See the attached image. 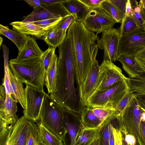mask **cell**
I'll use <instances>...</instances> for the list:
<instances>
[{
    "label": "cell",
    "mask_w": 145,
    "mask_h": 145,
    "mask_svg": "<svg viewBox=\"0 0 145 145\" xmlns=\"http://www.w3.org/2000/svg\"><path fill=\"white\" fill-rule=\"evenodd\" d=\"M24 89L26 108L23 111L24 115L36 122L39 120L42 104L46 93L44 90L27 84H26Z\"/></svg>",
    "instance_id": "cell-11"
},
{
    "label": "cell",
    "mask_w": 145,
    "mask_h": 145,
    "mask_svg": "<svg viewBox=\"0 0 145 145\" xmlns=\"http://www.w3.org/2000/svg\"><path fill=\"white\" fill-rule=\"evenodd\" d=\"M99 68L98 61L95 59L91 66L79 91L81 110L86 106V101L95 91Z\"/></svg>",
    "instance_id": "cell-15"
},
{
    "label": "cell",
    "mask_w": 145,
    "mask_h": 145,
    "mask_svg": "<svg viewBox=\"0 0 145 145\" xmlns=\"http://www.w3.org/2000/svg\"><path fill=\"white\" fill-rule=\"evenodd\" d=\"M140 29H142L141 26L131 15L125 16L120 28L121 36L131 33Z\"/></svg>",
    "instance_id": "cell-30"
},
{
    "label": "cell",
    "mask_w": 145,
    "mask_h": 145,
    "mask_svg": "<svg viewBox=\"0 0 145 145\" xmlns=\"http://www.w3.org/2000/svg\"><path fill=\"white\" fill-rule=\"evenodd\" d=\"M135 58L137 63L143 71L145 72V59L137 58L135 57Z\"/></svg>",
    "instance_id": "cell-51"
},
{
    "label": "cell",
    "mask_w": 145,
    "mask_h": 145,
    "mask_svg": "<svg viewBox=\"0 0 145 145\" xmlns=\"http://www.w3.org/2000/svg\"><path fill=\"white\" fill-rule=\"evenodd\" d=\"M134 98L133 93L130 90L118 104L114 111V114L120 115L131 103Z\"/></svg>",
    "instance_id": "cell-32"
},
{
    "label": "cell",
    "mask_w": 145,
    "mask_h": 145,
    "mask_svg": "<svg viewBox=\"0 0 145 145\" xmlns=\"http://www.w3.org/2000/svg\"><path fill=\"white\" fill-rule=\"evenodd\" d=\"M9 65L7 59L4 58V76L3 79L2 84L5 88L6 95H10V82L9 72Z\"/></svg>",
    "instance_id": "cell-38"
},
{
    "label": "cell",
    "mask_w": 145,
    "mask_h": 145,
    "mask_svg": "<svg viewBox=\"0 0 145 145\" xmlns=\"http://www.w3.org/2000/svg\"><path fill=\"white\" fill-rule=\"evenodd\" d=\"M37 125L38 138L40 144L42 145H64L61 139L48 129L40 122Z\"/></svg>",
    "instance_id": "cell-24"
},
{
    "label": "cell",
    "mask_w": 145,
    "mask_h": 145,
    "mask_svg": "<svg viewBox=\"0 0 145 145\" xmlns=\"http://www.w3.org/2000/svg\"><path fill=\"white\" fill-rule=\"evenodd\" d=\"M100 7L117 23L121 24L122 19L120 14L109 0H104L101 3Z\"/></svg>",
    "instance_id": "cell-31"
},
{
    "label": "cell",
    "mask_w": 145,
    "mask_h": 145,
    "mask_svg": "<svg viewBox=\"0 0 145 145\" xmlns=\"http://www.w3.org/2000/svg\"><path fill=\"white\" fill-rule=\"evenodd\" d=\"M145 121V112H144L142 115L141 121Z\"/></svg>",
    "instance_id": "cell-55"
},
{
    "label": "cell",
    "mask_w": 145,
    "mask_h": 145,
    "mask_svg": "<svg viewBox=\"0 0 145 145\" xmlns=\"http://www.w3.org/2000/svg\"><path fill=\"white\" fill-rule=\"evenodd\" d=\"M39 120L45 127L61 139L64 145H66L67 131L63 120L62 108L46 93L42 104Z\"/></svg>",
    "instance_id": "cell-4"
},
{
    "label": "cell",
    "mask_w": 145,
    "mask_h": 145,
    "mask_svg": "<svg viewBox=\"0 0 145 145\" xmlns=\"http://www.w3.org/2000/svg\"><path fill=\"white\" fill-rule=\"evenodd\" d=\"M137 145H145V121H141L138 138L136 140Z\"/></svg>",
    "instance_id": "cell-41"
},
{
    "label": "cell",
    "mask_w": 145,
    "mask_h": 145,
    "mask_svg": "<svg viewBox=\"0 0 145 145\" xmlns=\"http://www.w3.org/2000/svg\"><path fill=\"white\" fill-rule=\"evenodd\" d=\"M101 133L90 145H101Z\"/></svg>",
    "instance_id": "cell-52"
},
{
    "label": "cell",
    "mask_w": 145,
    "mask_h": 145,
    "mask_svg": "<svg viewBox=\"0 0 145 145\" xmlns=\"http://www.w3.org/2000/svg\"><path fill=\"white\" fill-rule=\"evenodd\" d=\"M109 145H114V137L113 132L112 129L111 132V135L109 139Z\"/></svg>",
    "instance_id": "cell-53"
},
{
    "label": "cell",
    "mask_w": 145,
    "mask_h": 145,
    "mask_svg": "<svg viewBox=\"0 0 145 145\" xmlns=\"http://www.w3.org/2000/svg\"><path fill=\"white\" fill-rule=\"evenodd\" d=\"M55 49L56 48L54 47H49L48 49L43 52L41 59L45 72L47 71L55 54Z\"/></svg>",
    "instance_id": "cell-36"
},
{
    "label": "cell",
    "mask_w": 145,
    "mask_h": 145,
    "mask_svg": "<svg viewBox=\"0 0 145 145\" xmlns=\"http://www.w3.org/2000/svg\"><path fill=\"white\" fill-rule=\"evenodd\" d=\"M24 1L34 9L39 7L42 5L40 0H25Z\"/></svg>",
    "instance_id": "cell-45"
},
{
    "label": "cell",
    "mask_w": 145,
    "mask_h": 145,
    "mask_svg": "<svg viewBox=\"0 0 145 145\" xmlns=\"http://www.w3.org/2000/svg\"><path fill=\"white\" fill-rule=\"evenodd\" d=\"M0 33L11 40L17 47L18 52L25 47L27 39V36L24 35L15 29H11L7 26L0 25Z\"/></svg>",
    "instance_id": "cell-23"
},
{
    "label": "cell",
    "mask_w": 145,
    "mask_h": 145,
    "mask_svg": "<svg viewBox=\"0 0 145 145\" xmlns=\"http://www.w3.org/2000/svg\"><path fill=\"white\" fill-rule=\"evenodd\" d=\"M63 0H40L41 5H50L62 2Z\"/></svg>",
    "instance_id": "cell-50"
},
{
    "label": "cell",
    "mask_w": 145,
    "mask_h": 145,
    "mask_svg": "<svg viewBox=\"0 0 145 145\" xmlns=\"http://www.w3.org/2000/svg\"><path fill=\"white\" fill-rule=\"evenodd\" d=\"M58 51L56 91L50 93V96L62 108L80 114L81 105L74 85L75 62L72 40L69 32L58 47Z\"/></svg>",
    "instance_id": "cell-1"
},
{
    "label": "cell",
    "mask_w": 145,
    "mask_h": 145,
    "mask_svg": "<svg viewBox=\"0 0 145 145\" xmlns=\"http://www.w3.org/2000/svg\"><path fill=\"white\" fill-rule=\"evenodd\" d=\"M144 112L134 97L123 112L118 115V128L121 132L125 135L134 136L137 140L139 137L140 127Z\"/></svg>",
    "instance_id": "cell-7"
},
{
    "label": "cell",
    "mask_w": 145,
    "mask_h": 145,
    "mask_svg": "<svg viewBox=\"0 0 145 145\" xmlns=\"http://www.w3.org/2000/svg\"><path fill=\"white\" fill-rule=\"evenodd\" d=\"M117 60L121 63L123 69L129 78L135 77L144 72L137 63L134 56L119 55Z\"/></svg>",
    "instance_id": "cell-20"
},
{
    "label": "cell",
    "mask_w": 145,
    "mask_h": 145,
    "mask_svg": "<svg viewBox=\"0 0 145 145\" xmlns=\"http://www.w3.org/2000/svg\"><path fill=\"white\" fill-rule=\"evenodd\" d=\"M134 95L138 104L145 112V93Z\"/></svg>",
    "instance_id": "cell-44"
},
{
    "label": "cell",
    "mask_w": 145,
    "mask_h": 145,
    "mask_svg": "<svg viewBox=\"0 0 145 145\" xmlns=\"http://www.w3.org/2000/svg\"><path fill=\"white\" fill-rule=\"evenodd\" d=\"M62 3L70 14L76 15L79 21H82L90 11L79 0H63Z\"/></svg>",
    "instance_id": "cell-21"
},
{
    "label": "cell",
    "mask_w": 145,
    "mask_h": 145,
    "mask_svg": "<svg viewBox=\"0 0 145 145\" xmlns=\"http://www.w3.org/2000/svg\"><path fill=\"white\" fill-rule=\"evenodd\" d=\"M118 116L114 114L103 121L104 125L101 133V145H109V141L112 127L117 123Z\"/></svg>",
    "instance_id": "cell-28"
},
{
    "label": "cell",
    "mask_w": 145,
    "mask_h": 145,
    "mask_svg": "<svg viewBox=\"0 0 145 145\" xmlns=\"http://www.w3.org/2000/svg\"><path fill=\"white\" fill-rule=\"evenodd\" d=\"M82 22L88 30L97 35L111 29L117 23L100 7L90 10Z\"/></svg>",
    "instance_id": "cell-8"
},
{
    "label": "cell",
    "mask_w": 145,
    "mask_h": 145,
    "mask_svg": "<svg viewBox=\"0 0 145 145\" xmlns=\"http://www.w3.org/2000/svg\"><path fill=\"white\" fill-rule=\"evenodd\" d=\"M3 38L1 37V38H0V46H1V44H2V42H3Z\"/></svg>",
    "instance_id": "cell-57"
},
{
    "label": "cell",
    "mask_w": 145,
    "mask_h": 145,
    "mask_svg": "<svg viewBox=\"0 0 145 145\" xmlns=\"http://www.w3.org/2000/svg\"><path fill=\"white\" fill-rule=\"evenodd\" d=\"M43 52L38 46L34 37L28 35L25 47L22 51L19 52L16 59L19 61H22L33 58L41 59Z\"/></svg>",
    "instance_id": "cell-17"
},
{
    "label": "cell",
    "mask_w": 145,
    "mask_h": 145,
    "mask_svg": "<svg viewBox=\"0 0 145 145\" xmlns=\"http://www.w3.org/2000/svg\"><path fill=\"white\" fill-rule=\"evenodd\" d=\"M138 5L141 9V13L142 17L145 22V0H141L140 1Z\"/></svg>",
    "instance_id": "cell-47"
},
{
    "label": "cell",
    "mask_w": 145,
    "mask_h": 145,
    "mask_svg": "<svg viewBox=\"0 0 145 145\" xmlns=\"http://www.w3.org/2000/svg\"><path fill=\"white\" fill-rule=\"evenodd\" d=\"M72 40L77 89L80 90L87 73L96 59L98 47L97 34L88 30L82 21L76 20L68 29Z\"/></svg>",
    "instance_id": "cell-2"
},
{
    "label": "cell",
    "mask_w": 145,
    "mask_h": 145,
    "mask_svg": "<svg viewBox=\"0 0 145 145\" xmlns=\"http://www.w3.org/2000/svg\"><path fill=\"white\" fill-rule=\"evenodd\" d=\"M130 0L132 7L131 15L142 27L144 22L142 16L141 9L138 3L137 0Z\"/></svg>",
    "instance_id": "cell-35"
},
{
    "label": "cell",
    "mask_w": 145,
    "mask_h": 145,
    "mask_svg": "<svg viewBox=\"0 0 145 145\" xmlns=\"http://www.w3.org/2000/svg\"><path fill=\"white\" fill-rule=\"evenodd\" d=\"M40 144L38 136V127L37 125L31 133L27 145H39Z\"/></svg>",
    "instance_id": "cell-40"
},
{
    "label": "cell",
    "mask_w": 145,
    "mask_h": 145,
    "mask_svg": "<svg viewBox=\"0 0 145 145\" xmlns=\"http://www.w3.org/2000/svg\"><path fill=\"white\" fill-rule=\"evenodd\" d=\"M62 2L52 4L42 5L41 6L34 9L22 21L32 22L48 19L63 18L70 14L63 5Z\"/></svg>",
    "instance_id": "cell-13"
},
{
    "label": "cell",
    "mask_w": 145,
    "mask_h": 145,
    "mask_svg": "<svg viewBox=\"0 0 145 145\" xmlns=\"http://www.w3.org/2000/svg\"><path fill=\"white\" fill-rule=\"evenodd\" d=\"M35 122L24 115L15 122L0 129V145H27Z\"/></svg>",
    "instance_id": "cell-6"
},
{
    "label": "cell",
    "mask_w": 145,
    "mask_h": 145,
    "mask_svg": "<svg viewBox=\"0 0 145 145\" xmlns=\"http://www.w3.org/2000/svg\"><path fill=\"white\" fill-rule=\"evenodd\" d=\"M132 7L130 0H127L126 5L125 16H128L131 15Z\"/></svg>",
    "instance_id": "cell-49"
},
{
    "label": "cell",
    "mask_w": 145,
    "mask_h": 145,
    "mask_svg": "<svg viewBox=\"0 0 145 145\" xmlns=\"http://www.w3.org/2000/svg\"></svg>",
    "instance_id": "cell-59"
},
{
    "label": "cell",
    "mask_w": 145,
    "mask_h": 145,
    "mask_svg": "<svg viewBox=\"0 0 145 145\" xmlns=\"http://www.w3.org/2000/svg\"><path fill=\"white\" fill-rule=\"evenodd\" d=\"M80 115L82 122L84 128H96L103 122L95 115L91 108L86 106L82 109Z\"/></svg>",
    "instance_id": "cell-27"
},
{
    "label": "cell",
    "mask_w": 145,
    "mask_h": 145,
    "mask_svg": "<svg viewBox=\"0 0 145 145\" xmlns=\"http://www.w3.org/2000/svg\"><path fill=\"white\" fill-rule=\"evenodd\" d=\"M10 25L12 26L13 29L25 35H31L39 38L43 37L46 33L44 29L31 22L15 21L10 23Z\"/></svg>",
    "instance_id": "cell-18"
},
{
    "label": "cell",
    "mask_w": 145,
    "mask_h": 145,
    "mask_svg": "<svg viewBox=\"0 0 145 145\" xmlns=\"http://www.w3.org/2000/svg\"><path fill=\"white\" fill-rule=\"evenodd\" d=\"M18 102L12 95L6 94L4 87L1 84L0 89V129L18 119L16 114Z\"/></svg>",
    "instance_id": "cell-12"
},
{
    "label": "cell",
    "mask_w": 145,
    "mask_h": 145,
    "mask_svg": "<svg viewBox=\"0 0 145 145\" xmlns=\"http://www.w3.org/2000/svg\"><path fill=\"white\" fill-rule=\"evenodd\" d=\"M120 37V28L112 27L102 33L97 44L99 49L104 50L103 60H117Z\"/></svg>",
    "instance_id": "cell-9"
},
{
    "label": "cell",
    "mask_w": 145,
    "mask_h": 145,
    "mask_svg": "<svg viewBox=\"0 0 145 145\" xmlns=\"http://www.w3.org/2000/svg\"><path fill=\"white\" fill-rule=\"evenodd\" d=\"M127 78L105 89L94 91L86 101V106L91 108L101 107L115 111L119 103L130 90Z\"/></svg>",
    "instance_id": "cell-5"
},
{
    "label": "cell",
    "mask_w": 145,
    "mask_h": 145,
    "mask_svg": "<svg viewBox=\"0 0 145 145\" xmlns=\"http://www.w3.org/2000/svg\"><path fill=\"white\" fill-rule=\"evenodd\" d=\"M142 29L145 31V22L143 24L142 26Z\"/></svg>",
    "instance_id": "cell-56"
},
{
    "label": "cell",
    "mask_w": 145,
    "mask_h": 145,
    "mask_svg": "<svg viewBox=\"0 0 145 145\" xmlns=\"http://www.w3.org/2000/svg\"><path fill=\"white\" fill-rule=\"evenodd\" d=\"M103 125V121L96 128H84L77 136L75 145H90L101 134Z\"/></svg>",
    "instance_id": "cell-22"
},
{
    "label": "cell",
    "mask_w": 145,
    "mask_h": 145,
    "mask_svg": "<svg viewBox=\"0 0 145 145\" xmlns=\"http://www.w3.org/2000/svg\"><path fill=\"white\" fill-rule=\"evenodd\" d=\"M136 58L145 59V47L138 51L135 55Z\"/></svg>",
    "instance_id": "cell-48"
},
{
    "label": "cell",
    "mask_w": 145,
    "mask_h": 145,
    "mask_svg": "<svg viewBox=\"0 0 145 145\" xmlns=\"http://www.w3.org/2000/svg\"><path fill=\"white\" fill-rule=\"evenodd\" d=\"M9 65L14 75L22 83L44 90L45 71L41 59L33 58L22 61L11 59Z\"/></svg>",
    "instance_id": "cell-3"
},
{
    "label": "cell",
    "mask_w": 145,
    "mask_h": 145,
    "mask_svg": "<svg viewBox=\"0 0 145 145\" xmlns=\"http://www.w3.org/2000/svg\"><path fill=\"white\" fill-rule=\"evenodd\" d=\"M126 80L130 91L134 95L145 93V72L134 78L127 77Z\"/></svg>",
    "instance_id": "cell-29"
},
{
    "label": "cell",
    "mask_w": 145,
    "mask_h": 145,
    "mask_svg": "<svg viewBox=\"0 0 145 145\" xmlns=\"http://www.w3.org/2000/svg\"><path fill=\"white\" fill-rule=\"evenodd\" d=\"M77 20L75 14H69L63 18L54 28L56 30H62L67 31L71 25Z\"/></svg>",
    "instance_id": "cell-34"
},
{
    "label": "cell",
    "mask_w": 145,
    "mask_h": 145,
    "mask_svg": "<svg viewBox=\"0 0 145 145\" xmlns=\"http://www.w3.org/2000/svg\"><path fill=\"white\" fill-rule=\"evenodd\" d=\"M89 10L100 7L102 2L104 0H79Z\"/></svg>",
    "instance_id": "cell-42"
},
{
    "label": "cell",
    "mask_w": 145,
    "mask_h": 145,
    "mask_svg": "<svg viewBox=\"0 0 145 145\" xmlns=\"http://www.w3.org/2000/svg\"><path fill=\"white\" fill-rule=\"evenodd\" d=\"M121 133L122 135V145H129L125 140L124 135L122 133Z\"/></svg>",
    "instance_id": "cell-54"
},
{
    "label": "cell",
    "mask_w": 145,
    "mask_h": 145,
    "mask_svg": "<svg viewBox=\"0 0 145 145\" xmlns=\"http://www.w3.org/2000/svg\"><path fill=\"white\" fill-rule=\"evenodd\" d=\"M127 0H109L117 9L123 20L125 16L126 5Z\"/></svg>",
    "instance_id": "cell-39"
},
{
    "label": "cell",
    "mask_w": 145,
    "mask_h": 145,
    "mask_svg": "<svg viewBox=\"0 0 145 145\" xmlns=\"http://www.w3.org/2000/svg\"><path fill=\"white\" fill-rule=\"evenodd\" d=\"M39 145H42L41 144H40Z\"/></svg>",
    "instance_id": "cell-58"
},
{
    "label": "cell",
    "mask_w": 145,
    "mask_h": 145,
    "mask_svg": "<svg viewBox=\"0 0 145 145\" xmlns=\"http://www.w3.org/2000/svg\"><path fill=\"white\" fill-rule=\"evenodd\" d=\"M93 112L102 122H103L110 116L114 114V111L101 107L91 108Z\"/></svg>",
    "instance_id": "cell-37"
},
{
    "label": "cell",
    "mask_w": 145,
    "mask_h": 145,
    "mask_svg": "<svg viewBox=\"0 0 145 145\" xmlns=\"http://www.w3.org/2000/svg\"><path fill=\"white\" fill-rule=\"evenodd\" d=\"M124 135L125 140L130 145H136V140L134 136L130 135Z\"/></svg>",
    "instance_id": "cell-46"
},
{
    "label": "cell",
    "mask_w": 145,
    "mask_h": 145,
    "mask_svg": "<svg viewBox=\"0 0 145 145\" xmlns=\"http://www.w3.org/2000/svg\"><path fill=\"white\" fill-rule=\"evenodd\" d=\"M9 72L10 79V95L17 100L23 108H26L25 89L23 83L18 79L14 74L10 67Z\"/></svg>",
    "instance_id": "cell-19"
},
{
    "label": "cell",
    "mask_w": 145,
    "mask_h": 145,
    "mask_svg": "<svg viewBox=\"0 0 145 145\" xmlns=\"http://www.w3.org/2000/svg\"><path fill=\"white\" fill-rule=\"evenodd\" d=\"M62 114L67 134H68L70 139V145H76L77 136L84 128L82 122L80 114L63 108Z\"/></svg>",
    "instance_id": "cell-16"
},
{
    "label": "cell",
    "mask_w": 145,
    "mask_h": 145,
    "mask_svg": "<svg viewBox=\"0 0 145 145\" xmlns=\"http://www.w3.org/2000/svg\"><path fill=\"white\" fill-rule=\"evenodd\" d=\"M126 78L122 74L121 69L113 62L103 60L99 66L98 79L94 91L105 89Z\"/></svg>",
    "instance_id": "cell-10"
},
{
    "label": "cell",
    "mask_w": 145,
    "mask_h": 145,
    "mask_svg": "<svg viewBox=\"0 0 145 145\" xmlns=\"http://www.w3.org/2000/svg\"><path fill=\"white\" fill-rule=\"evenodd\" d=\"M58 57L55 54L48 69L45 72V84L48 94L56 91V78Z\"/></svg>",
    "instance_id": "cell-25"
},
{
    "label": "cell",
    "mask_w": 145,
    "mask_h": 145,
    "mask_svg": "<svg viewBox=\"0 0 145 145\" xmlns=\"http://www.w3.org/2000/svg\"><path fill=\"white\" fill-rule=\"evenodd\" d=\"M67 31L62 30H56L54 27L46 31L43 37L44 41L49 47L56 48L63 42L66 35Z\"/></svg>",
    "instance_id": "cell-26"
},
{
    "label": "cell",
    "mask_w": 145,
    "mask_h": 145,
    "mask_svg": "<svg viewBox=\"0 0 145 145\" xmlns=\"http://www.w3.org/2000/svg\"><path fill=\"white\" fill-rule=\"evenodd\" d=\"M145 47V31L140 29L121 36L118 56H134L139 50Z\"/></svg>",
    "instance_id": "cell-14"
},
{
    "label": "cell",
    "mask_w": 145,
    "mask_h": 145,
    "mask_svg": "<svg viewBox=\"0 0 145 145\" xmlns=\"http://www.w3.org/2000/svg\"><path fill=\"white\" fill-rule=\"evenodd\" d=\"M63 18H50L29 22H31L46 31L55 27Z\"/></svg>",
    "instance_id": "cell-33"
},
{
    "label": "cell",
    "mask_w": 145,
    "mask_h": 145,
    "mask_svg": "<svg viewBox=\"0 0 145 145\" xmlns=\"http://www.w3.org/2000/svg\"><path fill=\"white\" fill-rule=\"evenodd\" d=\"M114 134V145H122V133L120 130L117 127H112Z\"/></svg>",
    "instance_id": "cell-43"
}]
</instances>
